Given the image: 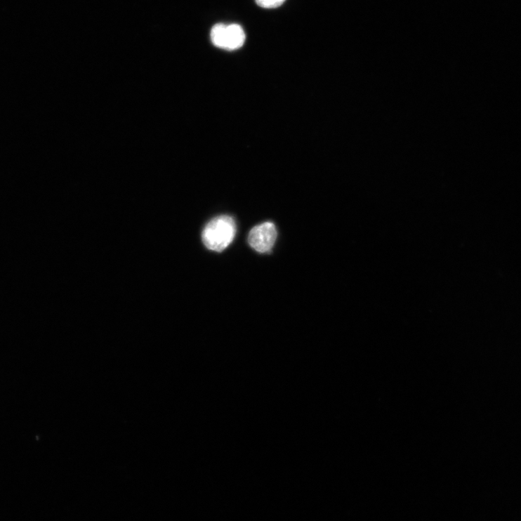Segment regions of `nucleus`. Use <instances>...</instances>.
I'll return each mask as SVG.
<instances>
[{"mask_svg": "<svg viewBox=\"0 0 521 521\" xmlns=\"http://www.w3.org/2000/svg\"><path fill=\"white\" fill-rule=\"evenodd\" d=\"M236 231V224L232 218L219 216L206 225L202 232V241L208 249L221 252L232 243Z\"/></svg>", "mask_w": 521, "mask_h": 521, "instance_id": "nucleus-1", "label": "nucleus"}, {"mask_svg": "<svg viewBox=\"0 0 521 521\" xmlns=\"http://www.w3.org/2000/svg\"><path fill=\"white\" fill-rule=\"evenodd\" d=\"M286 0H256V4L263 8L274 9L281 6Z\"/></svg>", "mask_w": 521, "mask_h": 521, "instance_id": "nucleus-4", "label": "nucleus"}, {"mask_svg": "<svg viewBox=\"0 0 521 521\" xmlns=\"http://www.w3.org/2000/svg\"><path fill=\"white\" fill-rule=\"evenodd\" d=\"M211 39L219 48L231 51H236L244 44L246 34L239 25H226L218 23L211 31Z\"/></svg>", "mask_w": 521, "mask_h": 521, "instance_id": "nucleus-2", "label": "nucleus"}, {"mask_svg": "<svg viewBox=\"0 0 521 521\" xmlns=\"http://www.w3.org/2000/svg\"><path fill=\"white\" fill-rule=\"evenodd\" d=\"M277 229L272 223H265L254 227L249 235V243L259 253H268L275 244Z\"/></svg>", "mask_w": 521, "mask_h": 521, "instance_id": "nucleus-3", "label": "nucleus"}]
</instances>
